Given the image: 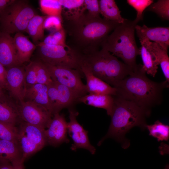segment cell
Segmentation results:
<instances>
[{"label":"cell","instance_id":"1","mask_svg":"<svg viewBox=\"0 0 169 169\" xmlns=\"http://www.w3.org/2000/svg\"><path fill=\"white\" fill-rule=\"evenodd\" d=\"M119 24L103 18H91L84 14L78 19L63 22L67 44L81 58L100 50L110 33Z\"/></svg>","mask_w":169,"mask_h":169},{"label":"cell","instance_id":"2","mask_svg":"<svg viewBox=\"0 0 169 169\" xmlns=\"http://www.w3.org/2000/svg\"><path fill=\"white\" fill-rule=\"evenodd\" d=\"M139 64L137 69L113 85L116 96L133 102L151 111L152 108L161 104L164 90L169 87L165 80L156 82L148 78Z\"/></svg>","mask_w":169,"mask_h":169},{"label":"cell","instance_id":"3","mask_svg":"<svg viewBox=\"0 0 169 169\" xmlns=\"http://www.w3.org/2000/svg\"><path fill=\"white\" fill-rule=\"evenodd\" d=\"M115 101L111 120L106 134L98 144L100 146L104 141L112 138L120 143L123 148L128 147L130 141L126 134L132 128L138 126L146 128V118L151 111L146 110L131 101L114 96Z\"/></svg>","mask_w":169,"mask_h":169},{"label":"cell","instance_id":"4","mask_svg":"<svg viewBox=\"0 0 169 169\" xmlns=\"http://www.w3.org/2000/svg\"><path fill=\"white\" fill-rule=\"evenodd\" d=\"M137 24L134 20L125 19L123 23L119 24L108 35L102 46L113 55L121 59L134 71L138 67L136 59L140 54L135 37V27Z\"/></svg>","mask_w":169,"mask_h":169},{"label":"cell","instance_id":"5","mask_svg":"<svg viewBox=\"0 0 169 169\" xmlns=\"http://www.w3.org/2000/svg\"><path fill=\"white\" fill-rule=\"evenodd\" d=\"M82 62L89 67L95 76L112 87L116 82L133 72L130 67L103 48L82 57Z\"/></svg>","mask_w":169,"mask_h":169},{"label":"cell","instance_id":"6","mask_svg":"<svg viewBox=\"0 0 169 169\" xmlns=\"http://www.w3.org/2000/svg\"><path fill=\"white\" fill-rule=\"evenodd\" d=\"M35 15L26 1L12 0L0 13L2 32L10 34L26 31L29 21Z\"/></svg>","mask_w":169,"mask_h":169},{"label":"cell","instance_id":"7","mask_svg":"<svg viewBox=\"0 0 169 169\" xmlns=\"http://www.w3.org/2000/svg\"><path fill=\"white\" fill-rule=\"evenodd\" d=\"M38 46L41 61L44 63L80 70L81 57L68 45L64 46L39 44Z\"/></svg>","mask_w":169,"mask_h":169},{"label":"cell","instance_id":"8","mask_svg":"<svg viewBox=\"0 0 169 169\" xmlns=\"http://www.w3.org/2000/svg\"><path fill=\"white\" fill-rule=\"evenodd\" d=\"M18 126L17 141L25 160L47 144L45 129L21 122Z\"/></svg>","mask_w":169,"mask_h":169},{"label":"cell","instance_id":"9","mask_svg":"<svg viewBox=\"0 0 169 169\" xmlns=\"http://www.w3.org/2000/svg\"><path fill=\"white\" fill-rule=\"evenodd\" d=\"M45 64L53 81L69 88L77 99L87 94L85 84L81 79L80 70Z\"/></svg>","mask_w":169,"mask_h":169},{"label":"cell","instance_id":"10","mask_svg":"<svg viewBox=\"0 0 169 169\" xmlns=\"http://www.w3.org/2000/svg\"><path fill=\"white\" fill-rule=\"evenodd\" d=\"M21 120L29 124L45 129L53 115L34 103L23 101L17 104Z\"/></svg>","mask_w":169,"mask_h":169},{"label":"cell","instance_id":"11","mask_svg":"<svg viewBox=\"0 0 169 169\" xmlns=\"http://www.w3.org/2000/svg\"><path fill=\"white\" fill-rule=\"evenodd\" d=\"M69 121L68 123V131L73 142L71 149L75 151L78 149L83 148L88 150L92 154H95L96 149L90 143L88 131L77 120L78 112L70 108L69 109Z\"/></svg>","mask_w":169,"mask_h":169},{"label":"cell","instance_id":"12","mask_svg":"<svg viewBox=\"0 0 169 169\" xmlns=\"http://www.w3.org/2000/svg\"><path fill=\"white\" fill-rule=\"evenodd\" d=\"M48 87V95L53 115L59 112L64 108L69 107L76 102L77 97L67 87L54 81Z\"/></svg>","mask_w":169,"mask_h":169},{"label":"cell","instance_id":"13","mask_svg":"<svg viewBox=\"0 0 169 169\" xmlns=\"http://www.w3.org/2000/svg\"><path fill=\"white\" fill-rule=\"evenodd\" d=\"M46 128L44 134L47 144L56 147L69 142L67 136L68 123L63 114L54 113Z\"/></svg>","mask_w":169,"mask_h":169},{"label":"cell","instance_id":"14","mask_svg":"<svg viewBox=\"0 0 169 169\" xmlns=\"http://www.w3.org/2000/svg\"><path fill=\"white\" fill-rule=\"evenodd\" d=\"M8 90L11 95L19 102L24 101L26 88L25 69L21 65L7 69Z\"/></svg>","mask_w":169,"mask_h":169},{"label":"cell","instance_id":"15","mask_svg":"<svg viewBox=\"0 0 169 169\" xmlns=\"http://www.w3.org/2000/svg\"><path fill=\"white\" fill-rule=\"evenodd\" d=\"M24 69L26 87L37 84L48 85L53 82L46 66L41 61H32Z\"/></svg>","mask_w":169,"mask_h":169},{"label":"cell","instance_id":"16","mask_svg":"<svg viewBox=\"0 0 169 169\" xmlns=\"http://www.w3.org/2000/svg\"><path fill=\"white\" fill-rule=\"evenodd\" d=\"M135 30L139 40L146 39L159 44L168 50L169 46V27H148L145 25L142 26L136 25Z\"/></svg>","mask_w":169,"mask_h":169},{"label":"cell","instance_id":"17","mask_svg":"<svg viewBox=\"0 0 169 169\" xmlns=\"http://www.w3.org/2000/svg\"><path fill=\"white\" fill-rule=\"evenodd\" d=\"M80 70L85 77L86 89L89 94L116 95L115 89L95 76L86 64L81 63Z\"/></svg>","mask_w":169,"mask_h":169},{"label":"cell","instance_id":"18","mask_svg":"<svg viewBox=\"0 0 169 169\" xmlns=\"http://www.w3.org/2000/svg\"><path fill=\"white\" fill-rule=\"evenodd\" d=\"M0 63L7 68L22 65L18 59L13 38L2 32H0Z\"/></svg>","mask_w":169,"mask_h":169},{"label":"cell","instance_id":"19","mask_svg":"<svg viewBox=\"0 0 169 169\" xmlns=\"http://www.w3.org/2000/svg\"><path fill=\"white\" fill-rule=\"evenodd\" d=\"M24 101L34 103L42 107L52 115L48 95V87L47 85L37 84L26 87Z\"/></svg>","mask_w":169,"mask_h":169},{"label":"cell","instance_id":"20","mask_svg":"<svg viewBox=\"0 0 169 169\" xmlns=\"http://www.w3.org/2000/svg\"><path fill=\"white\" fill-rule=\"evenodd\" d=\"M114 96L106 94H86L78 98L76 102L106 110L107 114L111 116L114 106Z\"/></svg>","mask_w":169,"mask_h":169},{"label":"cell","instance_id":"21","mask_svg":"<svg viewBox=\"0 0 169 169\" xmlns=\"http://www.w3.org/2000/svg\"><path fill=\"white\" fill-rule=\"evenodd\" d=\"M140 54L142 61V69L146 73L155 77L159 64L151 49V41L146 39L140 40Z\"/></svg>","mask_w":169,"mask_h":169},{"label":"cell","instance_id":"22","mask_svg":"<svg viewBox=\"0 0 169 169\" xmlns=\"http://www.w3.org/2000/svg\"><path fill=\"white\" fill-rule=\"evenodd\" d=\"M62 6L63 22L77 19L85 13L84 0H59Z\"/></svg>","mask_w":169,"mask_h":169},{"label":"cell","instance_id":"23","mask_svg":"<svg viewBox=\"0 0 169 169\" xmlns=\"http://www.w3.org/2000/svg\"><path fill=\"white\" fill-rule=\"evenodd\" d=\"M13 40L19 63L22 64L28 61L36 46L21 33H16Z\"/></svg>","mask_w":169,"mask_h":169},{"label":"cell","instance_id":"24","mask_svg":"<svg viewBox=\"0 0 169 169\" xmlns=\"http://www.w3.org/2000/svg\"><path fill=\"white\" fill-rule=\"evenodd\" d=\"M24 161L20 147L17 142L0 139V161L12 163Z\"/></svg>","mask_w":169,"mask_h":169},{"label":"cell","instance_id":"25","mask_svg":"<svg viewBox=\"0 0 169 169\" xmlns=\"http://www.w3.org/2000/svg\"><path fill=\"white\" fill-rule=\"evenodd\" d=\"M20 120L17 104L4 96L0 98V121L17 125Z\"/></svg>","mask_w":169,"mask_h":169},{"label":"cell","instance_id":"26","mask_svg":"<svg viewBox=\"0 0 169 169\" xmlns=\"http://www.w3.org/2000/svg\"><path fill=\"white\" fill-rule=\"evenodd\" d=\"M99 4L100 14L103 18L118 24L123 23L125 19L123 18L121 11L114 0H100Z\"/></svg>","mask_w":169,"mask_h":169},{"label":"cell","instance_id":"27","mask_svg":"<svg viewBox=\"0 0 169 169\" xmlns=\"http://www.w3.org/2000/svg\"><path fill=\"white\" fill-rule=\"evenodd\" d=\"M46 17V15H35L31 19L28 24L26 32L34 42L44 39L45 30L44 23Z\"/></svg>","mask_w":169,"mask_h":169},{"label":"cell","instance_id":"28","mask_svg":"<svg viewBox=\"0 0 169 169\" xmlns=\"http://www.w3.org/2000/svg\"><path fill=\"white\" fill-rule=\"evenodd\" d=\"M150 45L159 65H160L165 81L169 83V58L168 50L162 48L158 44L151 42Z\"/></svg>","mask_w":169,"mask_h":169},{"label":"cell","instance_id":"29","mask_svg":"<svg viewBox=\"0 0 169 169\" xmlns=\"http://www.w3.org/2000/svg\"><path fill=\"white\" fill-rule=\"evenodd\" d=\"M146 128L148 130L150 136L157 139L158 141H167L169 138V126L159 120L154 124L147 125Z\"/></svg>","mask_w":169,"mask_h":169},{"label":"cell","instance_id":"30","mask_svg":"<svg viewBox=\"0 0 169 169\" xmlns=\"http://www.w3.org/2000/svg\"><path fill=\"white\" fill-rule=\"evenodd\" d=\"M39 4L41 11L46 16H56L62 18V6L59 0H40Z\"/></svg>","mask_w":169,"mask_h":169},{"label":"cell","instance_id":"31","mask_svg":"<svg viewBox=\"0 0 169 169\" xmlns=\"http://www.w3.org/2000/svg\"><path fill=\"white\" fill-rule=\"evenodd\" d=\"M66 33L64 28L52 32L48 35L39 44H42L62 46L67 45L66 42Z\"/></svg>","mask_w":169,"mask_h":169},{"label":"cell","instance_id":"32","mask_svg":"<svg viewBox=\"0 0 169 169\" xmlns=\"http://www.w3.org/2000/svg\"><path fill=\"white\" fill-rule=\"evenodd\" d=\"M145 11H151L156 14L161 19L169 20V0H159L153 3Z\"/></svg>","mask_w":169,"mask_h":169},{"label":"cell","instance_id":"33","mask_svg":"<svg viewBox=\"0 0 169 169\" xmlns=\"http://www.w3.org/2000/svg\"><path fill=\"white\" fill-rule=\"evenodd\" d=\"M18 130L17 125L0 121V139L17 142Z\"/></svg>","mask_w":169,"mask_h":169},{"label":"cell","instance_id":"34","mask_svg":"<svg viewBox=\"0 0 169 169\" xmlns=\"http://www.w3.org/2000/svg\"><path fill=\"white\" fill-rule=\"evenodd\" d=\"M127 2L136 11V16L134 21L137 23L143 19V12L154 3L152 0H127Z\"/></svg>","mask_w":169,"mask_h":169},{"label":"cell","instance_id":"35","mask_svg":"<svg viewBox=\"0 0 169 169\" xmlns=\"http://www.w3.org/2000/svg\"><path fill=\"white\" fill-rule=\"evenodd\" d=\"M85 7L84 14L91 18H100L99 4L98 0H84Z\"/></svg>","mask_w":169,"mask_h":169},{"label":"cell","instance_id":"36","mask_svg":"<svg viewBox=\"0 0 169 169\" xmlns=\"http://www.w3.org/2000/svg\"><path fill=\"white\" fill-rule=\"evenodd\" d=\"M44 29H47L52 33L59 30L63 28L62 18L56 16H47L44 23Z\"/></svg>","mask_w":169,"mask_h":169},{"label":"cell","instance_id":"37","mask_svg":"<svg viewBox=\"0 0 169 169\" xmlns=\"http://www.w3.org/2000/svg\"><path fill=\"white\" fill-rule=\"evenodd\" d=\"M6 75L7 69L0 63V85L2 88L8 90Z\"/></svg>","mask_w":169,"mask_h":169},{"label":"cell","instance_id":"38","mask_svg":"<svg viewBox=\"0 0 169 169\" xmlns=\"http://www.w3.org/2000/svg\"><path fill=\"white\" fill-rule=\"evenodd\" d=\"M24 162L20 161L11 163V169H24Z\"/></svg>","mask_w":169,"mask_h":169},{"label":"cell","instance_id":"39","mask_svg":"<svg viewBox=\"0 0 169 169\" xmlns=\"http://www.w3.org/2000/svg\"><path fill=\"white\" fill-rule=\"evenodd\" d=\"M11 163L7 161H0V169H11Z\"/></svg>","mask_w":169,"mask_h":169},{"label":"cell","instance_id":"40","mask_svg":"<svg viewBox=\"0 0 169 169\" xmlns=\"http://www.w3.org/2000/svg\"><path fill=\"white\" fill-rule=\"evenodd\" d=\"M10 0H0V13L12 1Z\"/></svg>","mask_w":169,"mask_h":169},{"label":"cell","instance_id":"41","mask_svg":"<svg viewBox=\"0 0 169 169\" xmlns=\"http://www.w3.org/2000/svg\"><path fill=\"white\" fill-rule=\"evenodd\" d=\"M2 87L0 85V98L4 96Z\"/></svg>","mask_w":169,"mask_h":169}]
</instances>
